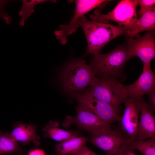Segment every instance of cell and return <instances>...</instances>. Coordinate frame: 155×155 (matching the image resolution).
<instances>
[{"label": "cell", "mask_w": 155, "mask_h": 155, "mask_svg": "<svg viewBox=\"0 0 155 155\" xmlns=\"http://www.w3.org/2000/svg\"><path fill=\"white\" fill-rule=\"evenodd\" d=\"M90 17L91 20H88L84 16L78 24V27L83 29L86 39V55L98 54L112 40L122 35L127 36V30L124 27L110 24L108 21L99 18L94 14Z\"/></svg>", "instance_id": "cell-1"}, {"label": "cell", "mask_w": 155, "mask_h": 155, "mask_svg": "<svg viewBox=\"0 0 155 155\" xmlns=\"http://www.w3.org/2000/svg\"><path fill=\"white\" fill-rule=\"evenodd\" d=\"M133 57L127 48L126 44H124L106 53H100L94 55L89 65L96 75L117 79L122 75L126 63Z\"/></svg>", "instance_id": "cell-2"}, {"label": "cell", "mask_w": 155, "mask_h": 155, "mask_svg": "<svg viewBox=\"0 0 155 155\" xmlns=\"http://www.w3.org/2000/svg\"><path fill=\"white\" fill-rule=\"evenodd\" d=\"M95 75L85 60H73L65 66L61 73L63 88L71 93L85 90L93 81Z\"/></svg>", "instance_id": "cell-3"}, {"label": "cell", "mask_w": 155, "mask_h": 155, "mask_svg": "<svg viewBox=\"0 0 155 155\" xmlns=\"http://www.w3.org/2000/svg\"><path fill=\"white\" fill-rule=\"evenodd\" d=\"M123 84L114 78L95 77L84 92L111 104L119 114L122 111L121 104L126 97L122 90Z\"/></svg>", "instance_id": "cell-4"}, {"label": "cell", "mask_w": 155, "mask_h": 155, "mask_svg": "<svg viewBox=\"0 0 155 155\" xmlns=\"http://www.w3.org/2000/svg\"><path fill=\"white\" fill-rule=\"evenodd\" d=\"M138 5L137 0H122L111 11L102 14L98 9L94 15L100 19L109 21H113L119 26L125 28L127 30V36L135 29L138 19L136 11Z\"/></svg>", "instance_id": "cell-5"}, {"label": "cell", "mask_w": 155, "mask_h": 155, "mask_svg": "<svg viewBox=\"0 0 155 155\" xmlns=\"http://www.w3.org/2000/svg\"><path fill=\"white\" fill-rule=\"evenodd\" d=\"M111 0H69L70 3L73 2L75 5L74 15L67 24L59 25L60 30H55L54 34L61 43L65 44L67 42V37L76 32L78 23L81 18L93 9L98 8L100 9Z\"/></svg>", "instance_id": "cell-6"}, {"label": "cell", "mask_w": 155, "mask_h": 155, "mask_svg": "<svg viewBox=\"0 0 155 155\" xmlns=\"http://www.w3.org/2000/svg\"><path fill=\"white\" fill-rule=\"evenodd\" d=\"M75 116H67L63 125L65 127L74 125L86 131L90 135L97 134L112 127L102 121L89 109L78 102Z\"/></svg>", "instance_id": "cell-7"}, {"label": "cell", "mask_w": 155, "mask_h": 155, "mask_svg": "<svg viewBox=\"0 0 155 155\" xmlns=\"http://www.w3.org/2000/svg\"><path fill=\"white\" fill-rule=\"evenodd\" d=\"M129 140L128 136L119 129H113L111 127L88 137V141L102 150L107 155H117Z\"/></svg>", "instance_id": "cell-8"}, {"label": "cell", "mask_w": 155, "mask_h": 155, "mask_svg": "<svg viewBox=\"0 0 155 155\" xmlns=\"http://www.w3.org/2000/svg\"><path fill=\"white\" fill-rule=\"evenodd\" d=\"M71 93L78 102L85 105L104 122L111 124L114 122H119L121 116L116 109L111 104L85 92Z\"/></svg>", "instance_id": "cell-9"}, {"label": "cell", "mask_w": 155, "mask_h": 155, "mask_svg": "<svg viewBox=\"0 0 155 155\" xmlns=\"http://www.w3.org/2000/svg\"><path fill=\"white\" fill-rule=\"evenodd\" d=\"M154 35V30L136 38H126L127 48L131 55L138 57L143 63H151L155 56Z\"/></svg>", "instance_id": "cell-10"}, {"label": "cell", "mask_w": 155, "mask_h": 155, "mask_svg": "<svg viewBox=\"0 0 155 155\" xmlns=\"http://www.w3.org/2000/svg\"><path fill=\"white\" fill-rule=\"evenodd\" d=\"M143 64V72L137 80L129 85L123 84L122 90L126 97L139 100L155 89V75L151 68V63Z\"/></svg>", "instance_id": "cell-11"}, {"label": "cell", "mask_w": 155, "mask_h": 155, "mask_svg": "<svg viewBox=\"0 0 155 155\" xmlns=\"http://www.w3.org/2000/svg\"><path fill=\"white\" fill-rule=\"evenodd\" d=\"M140 99L127 97L123 101L125 109L119 122V129L128 136L129 141L136 140L140 112Z\"/></svg>", "instance_id": "cell-12"}, {"label": "cell", "mask_w": 155, "mask_h": 155, "mask_svg": "<svg viewBox=\"0 0 155 155\" xmlns=\"http://www.w3.org/2000/svg\"><path fill=\"white\" fill-rule=\"evenodd\" d=\"M141 117L138 122L136 140L155 138V117L153 111L143 98L140 100Z\"/></svg>", "instance_id": "cell-13"}, {"label": "cell", "mask_w": 155, "mask_h": 155, "mask_svg": "<svg viewBox=\"0 0 155 155\" xmlns=\"http://www.w3.org/2000/svg\"><path fill=\"white\" fill-rule=\"evenodd\" d=\"M13 127L10 134L16 141L21 142L22 145L29 144L31 142L36 146L40 145V138L36 133L37 125L18 122L13 124Z\"/></svg>", "instance_id": "cell-14"}, {"label": "cell", "mask_w": 155, "mask_h": 155, "mask_svg": "<svg viewBox=\"0 0 155 155\" xmlns=\"http://www.w3.org/2000/svg\"><path fill=\"white\" fill-rule=\"evenodd\" d=\"M59 124L57 121H50L42 129L43 137L61 142L71 138L77 137L79 134L78 131H66L59 128Z\"/></svg>", "instance_id": "cell-15"}, {"label": "cell", "mask_w": 155, "mask_h": 155, "mask_svg": "<svg viewBox=\"0 0 155 155\" xmlns=\"http://www.w3.org/2000/svg\"><path fill=\"white\" fill-rule=\"evenodd\" d=\"M88 141V137H75L57 144L56 155H68L78 151Z\"/></svg>", "instance_id": "cell-16"}, {"label": "cell", "mask_w": 155, "mask_h": 155, "mask_svg": "<svg viewBox=\"0 0 155 155\" xmlns=\"http://www.w3.org/2000/svg\"><path fill=\"white\" fill-rule=\"evenodd\" d=\"M138 19L134 30L128 37L135 38L142 31H154L155 29V10L147 11Z\"/></svg>", "instance_id": "cell-17"}, {"label": "cell", "mask_w": 155, "mask_h": 155, "mask_svg": "<svg viewBox=\"0 0 155 155\" xmlns=\"http://www.w3.org/2000/svg\"><path fill=\"white\" fill-rule=\"evenodd\" d=\"M25 152L19 146L18 142L8 132L0 129V155L6 154H20Z\"/></svg>", "instance_id": "cell-18"}, {"label": "cell", "mask_w": 155, "mask_h": 155, "mask_svg": "<svg viewBox=\"0 0 155 155\" xmlns=\"http://www.w3.org/2000/svg\"><path fill=\"white\" fill-rule=\"evenodd\" d=\"M128 143L133 150L143 155H155V138L142 140H129Z\"/></svg>", "instance_id": "cell-19"}, {"label": "cell", "mask_w": 155, "mask_h": 155, "mask_svg": "<svg viewBox=\"0 0 155 155\" xmlns=\"http://www.w3.org/2000/svg\"><path fill=\"white\" fill-rule=\"evenodd\" d=\"M137 2L140 8L137 13V16L140 17L147 11L155 10L154 0H137Z\"/></svg>", "instance_id": "cell-20"}, {"label": "cell", "mask_w": 155, "mask_h": 155, "mask_svg": "<svg viewBox=\"0 0 155 155\" xmlns=\"http://www.w3.org/2000/svg\"><path fill=\"white\" fill-rule=\"evenodd\" d=\"M117 155H139L131 148L128 142L123 146Z\"/></svg>", "instance_id": "cell-21"}, {"label": "cell", "mask_w": 155, "mask_h": 155, "mask_svg": "<svg viewBox=\"0 0 155 155\" xmlns=\"http://www.w3.org/2000/svg\"><path fill=\"white\" fill-rule=\"evenodd\" d=\"M148 101L146 102L149 107L153 111L155 109V89L149 92L147 94Z\"/></svg>", "instance_id": "cell-22"}, {"label": "cell", "mask_w": 155, "mask_h": 155, "mask_svg": "<svg viewBox=\"0 0 155 155\" xmlns=\"http://www.w3.org/2000/svg\"><path fill=\"white\" fill-rule=\"evenodd\" d=\"M68 155H97L84 145L77 152Z\"/></svg>", "instance_id": "cell-23"}, {"label": "cell", "mask_w": 155, "mask_h": 155, "mask_svg": "<svg viewBox=\"0 0 155 155\" xmlns=\"http://www.w3.org/2000/svg\"><path fill=\"white\" fill-rule=\"evenodd\" d=\"M27 155H46L44 151L42 149L35 148L30 150Z\"/></svg>", "instance_id": "cell-24"}, {"label": "cell", "mask_w": 155, "mask_h": 155, "mask_svg": "<svg viewBox=\"0 0 155 155\" xmlns=\"http://www.w3.org/2000/svg\"><path fill=\"white\" fill-rule=\"evenodd\" d=\"M2 18L6 23L9 24L11 23L12 21V18L8 15L5 13L3 16Z\"/></svg>", "instance_id": "cell-25"}, {"label": "cell", "mask_w": 155, "mask_h": 155, "mask_svg": "<svg viewBox=\"0 0 155 155\" xmlns=\"http://www.w3.org/2000/svg\"><path fill=\"white\" fill-rule=\"evenodd\" d=\"M25 19L22 18L19 22V25L20 26H24L25 24Z\"/></svg>", "instance_id": "cell-26"}, {"label": "cell", "mask_w": 155, "mask_h": 155, "mask_svg": "<svg viewBox=\"0 0 155 155\" xmlns=\"http://www.w3.org/2000/svg\"><path fill=\"white\" fill-rule=\"evenodd\" d=\"M7 2L6 1H0V9L1 8V7L2 8L3 7V5L6 4L7 3Z\"/></svg>", "instance_id": "cell-27"}]
</instances>
